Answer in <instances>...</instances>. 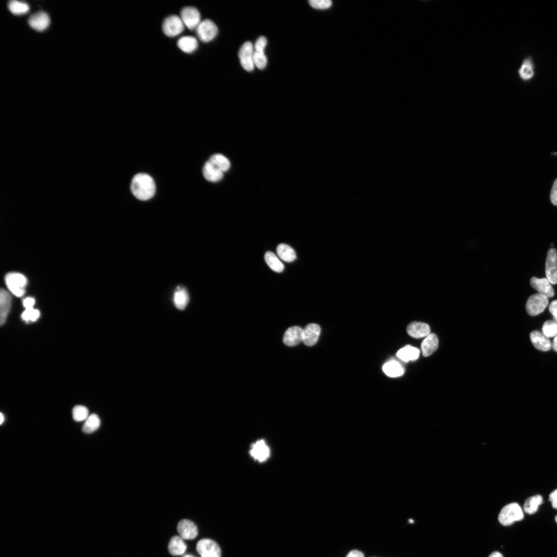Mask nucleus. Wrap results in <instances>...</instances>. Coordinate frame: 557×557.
Returning a JSON list of instances; mask_svg holds the SVG:
<instances>
[{
  "mask_svg": "<svg viewBox=\"0 0 557 557\" xmlns=\"http://www.w3.org/2000/svg\"><path fill=\"white\" fill-rule=\"evenodd\" d=\"M383 371L388 376L392 378L402 376L405 373L402 365L395 360L387 362L383 367Z\"/></svg>",
  "mask_w": 557,
  "mask_h": 557,
  "instance_id": "b1692460",
  "label": "nucleus"
},
{
  "mask_svg": "<svg viewBox=\"0 0 557 557\" xmlns=\"http://www.w3.org/2000/svg\"><path fill=\"white\" fill-rule=\"evenodd\" d=\"M550 200L554 205L557 206V179L554 182L551 189Z\"/></svg>",
  "mask_w": 557,
  "mask_h": 557,
  "instance_id": "4c0bfd02",
  "label": "nucleus"
},
{
  "mask_svg": "<svg viewBox=\"0 0 557 557\" xmlns=\"http://www.w3.org/2000/svg\"><path fill=\"white\" fill-rule=\"evenodd\" d=\"M542 333L548 338L555 337L557 336V323L553 321L545 322L542 327Z\"/></svg>",
  "mask_w": 557,
  "mask_h": 557,
  "instance_id": "f704fd0d",
  "label": "nucleus"
},
{
  "mask_svg": "<svg viewBox=\"0 0 557 557\" xmlns=\"http://www.w3.org/2000/svg\"><path fill=\"white\" fill-rule=\"evenodd\" d=\"M438 343V339L436 335H429L422 343L423 356L427 357L431 355L437 350Z\"/></svg>",
  "mask_w": 557,
  "mask_h": 557,
  "instance_id": "5701e85b",
  "label": "nucleus"
},
{
  "mask_svg": "<svg viewBox=\"0 0 557 557\" xmlns=\"http://www.w3.org/2000/svg\"><path fill=\"white\" fill-rule=\"evenodd\" d=\"M35 303L36 301L33 298H28L24 301L23 304L26 309H31L33 308Z\"/></svg>",
  "mask_w": 557,
  "mask_h": 557,
  "instance_id": "58836bf2",
  "label": "nucleus"
},
{
  "mask_svg": "<svg viewBox=\"0 0 557 557\" xmlns=\"http://www.w3.org/2000/svg\"><path fill=\"white\" fill-rule=\"evenodd\" d=\"M187 546L181 536H173L170 539L168 550L172 555L176 556L183 554Z\"/></svg>",
  "mask_w": 557,
  "mask_h": 557,
  "instance_id": "4be33fe9",
  "label": "nucleus"
},
{
  "mask_svg": "<svg viewBox=\"0 0 557 557\" xmlns=\"http://www.w3.org/2000/svg\"><path fill=\"white\" fill-rule=\"evenodd\" d=\"M309 3L312 8L319 10H327L333 6L330 0H310Z\"/></svg>",
  "mask_w": 557,
  "mask_h": 557,
  "instance_id": "c9c22d12",
  "label": "nucleus"
},
{
  "mask_svg": "<svg viewBox=\"0 0 557 557\" xmlns=\"http://www.w3.org/2000/svg\"><path fill=\"white\" fill-rule=\"evenodd\" d=\"M250 455L256 461L263 462L270 456V449L264 440H259L251 446Z\"/></svg>",
  "mask_w": 557,
  "mask_h": 557,
  "instance_id": "4468645a",
  "label": "nucleus"
},
{
  "mask_svg": "<svg viewBox=\"0 0 557 557\" xmlns=\"http://www.w3.org/2000/svg\"><path fill=\"white\" fill-rule=\"evenodd\" d=\"M265 260L267 265L274 271L282 272L284 271V264L273 252L267 251L265 254Z\"/></svg>",
  "mask_w": 557,
  "mask_h": 557,
  "instance_id": "c85d7f7f",
  "label": "nucleus"
},
{
  "mask_svg": "<svg viewBox=\"0 0 557 557\" xmlns=\"http://www.w3.org/2000/svg\"><path fill=\"white\" fill-rule=\"evenodd\" d=\"M530 285L539 294L546 296L548 298L554 297V290L547 278H538L532 277L530 280Z\"/></svg>",
  "mask_w": 557,
  "mask_h": 557,
  "instance_id": "f3484780",
  "label": "nucleus"
},
{
  "mask_svg": "<svg viewBox=\"0 0 557 557\" xmlns=\"http://www.w3.org/2000/svg\"><path fill=\"white\" fill-rule=\"evenodd\" d=\"M254 63L255 66L259 69H263L267 64V59L265 55V50L254 49Z\"/></svg>",
  "mask_w": 557,
  "mask_h": 557,
  "instance_id": "473e14b6",
  "label": "nucleus"
},
{
  "mask_svg": "<svg viewBox=\"0 0 557 557\" xmlns=\"http://www.w3.org/2000/svg\"><path fill=\"white\" fill-rule=\"evenodd\" d=\"M549 310L553 318H557V300L553 301L550 304Z\"/></svg>",
  "mask_w": 557,
  "mask_h": 557,
  "instance_id": "a19ab883",
  "label": "nucleus"
},
{
  "mask_svg": "<svg viewBox=\"0 0 557 557\" xmlns=\"http://www.w3.org/2000/svg\"><path fill=\"white\" fill-rule=\"evenodd\" d=\"M489 557H503V555L500 552L495 551L491 554Z\"/></svg>",
  "mask_w": 557,
  "mask_h": 557,
  "instance_id": "c03bdc74",
  "label": "nucleus"
},
{
  "mask_svg": "<svg viewBox=\"0 0 557 557\" xmlns=\"http://www.w3.org/2000/svg\"><path fill=\"white\" fill-rule=\"evenodd\" d=\"M40 317V311L33 308L26 309L22 315V319L26 322H36L39 319Z\"/></svg>",
  "mask_w": 557,
  "mask_h": 557,
  "instance_id": "e433bc0d",
  "label": "nucleus"
},
{
  "mask_svg": "<svg viewBox=\"0 0 557 557\" xmlns=\"http://www.w3.org/2000/svg\"><path fill=\"white\" fill-rule=\"evenodd\" d=\"M554 321L557 323V318H553Z\"/></svg>",
  "mask_w": 557,
  "mask_h": 557,
  "instance_id": "09e8293b",
  "label": "nucleus"
},
{
  "mask_svg": "<svg viewBox=\"0 0 557 557\" xmlns=\"http://www.w3.org/2000/svg\"><path fill=\"white\" fill-rule=\"evenodd\" d=\"M530 340L536 349L539 351L548 352L551 350L552 344L549 338L538 331H533L530 335Z\"/></svg>",
  "mask_w": 557,
  "mask_h": 557,
  "instance_id": "a211bd4d",
  "label": "nucleus"
},
{
  "mask_svg": "<svg viewBox=\"0 0 557 557\" xmlns=\"http://www.w3.org/2000/svg\"><path fill=\"white\" fill-rule=\"evenodd\" d=\"M89 414L88 409L83 406H77L73 410V419L77 422L86 421L89 416Z\"/></svg>",
  "mask_w": 557,
  "mask_h": 557,
  "instance_id": "72a5a7b5",
  "label": "nucleus"
},
{
  "mask_svg": "<svg viewBox=\"0 0 557 557\" xmlns=\"http://www.w3.org/2000/svg\"><path fill=\"white\" fill-rule=\"evenodd\" d=\"M320 327L316 324L307 325L303 333V342L308 346L315 345L318 341L320 334Z\"/></svg>",
  "mask_w": 557,
  "mask_h": 557,
  "instance_id": "dca6fc26",
  "label": "nucleus"
},
{
  "mask_svg": "<svg viewBox=\"0 0 557 557\" xmlns=\"http://www.w3.org/2000/svg\"><path fill=\"white\" fill-rule=\"evenodd\" d=\"M180 18L184 26L190 30H196L201 22L200 14L194 7L183 8L180 13Z\"/></svg>",
  "mask_w": 557,
  "mask_h": 557,
  "instance_id": "9d476101",
  "label": "nucleus"
},
{
  "mask_svg": "<svg viewBox=\"0 0 557 557\" xmlns=\"http://www.w3.org/2000/svg\"><path fill=\"white\" fill-rule=\"evenodd\" d=\"M0 419H1V420H0V424L2 425L5 421V417L2 413H1V416H0Z\"/></svg>",
  "mask_w": 557,
  "mask_h": 557,
  "instance_id": "a18cd8bd",
  "label": "nucleus"
},
{
  "mask_svg": "<svg viewBox=\"0 0 557 557\" xmlns=\"http://www.w3.org/2000/svg\"><path fill=\"white\" fill-rule=\"evenodd\" d=\"M189 301V297L187 290L185 288L178 287L174 293V305L178 309L183 310L187 307Z\"/></svg>",
  "mask_w": 557,
  "mask_h": 557,
  "instance_id": "393cba45",
  "label": "nucleus"
},
{
  "mask_svg": "<svg viewBox=\"0 0 557 557\" xmlns=\"http://www.w3.org/2000/svg\"><path fill=\"white\" fill-rule=\"evenodd\" d=\"M101 421L98 416L93 414L85 421L82 430L86 433H92L97 430L100 426Z\"/></svg>",
  "mask_w": 557,
  "mask_h": 557,
  "instance_id": "7c9ffc66",
  "label": "nucleus"
},
{
  "mask_svg": "<svg viewBox=\"0 0 557 557\" xmlns=\"http://www.w3.org/2000/svg\"><path fill=\"white\" fill-rule=\"evenodd\" d=\"M8 7L11 13L15 15L26 14L30 10L29 6L27 4L18 1L10 2Z\"/></svg>",
  "mask_w": 557,
  "mask_h": 557,
  "instance_id": "2f4dec72",
  "label": "nucleus"
},
{
  "mask_svg": "<svg viewBox=\"0 0 557 557\" xmlns=\"http://www.w3.org/2000/svg\"><path fill=\"white\" fill-rule=\"evenodd\" d=\"M548 305V299L546 296L537 293L528 299L526 304V310L528 315L534 317L541 314Z\"/></svg>",
  "mask_w": 557,
  "mask_h": 557,
  "instance_id": "423d86ee",
  "label": "nucleus"
},
{
  "mask_svg": "<svg viewBox=\"0 0 557 557\" xmlns=\"http://www.w3.org/2000/svg\"><path fill=\"white\" fill-rule=\"evenodd\" d=\"M276 252L278 256L287 262H292L297 258V254L294 250L285 243H281L278 245Z\"/></svg>",
  "mask_w": 557,
  "mask_h": 557,
  "instance_id": "cd10ccee",
  "label": "nucleus"
},
{
  "mask_svg": "<svg viewBox=\"0 0 557 557\" xmlns=\"http://www.w3.org/2000/svg\"><path fill=\"white\" fill-rule=\"evenodd\" d=\"M28 23L32 29L41 32L46 30L49 27L50 19L46 13L39 12L32 15L30 17Z\"/></svg>",
  "mask_w": 557,
  "mask_h": 557,
  "instance_id": "2eb2a0df",
  "label": "nucleus"
},
{
  "mask_svg": "<svg viewBox=\"0 0 557 557\" xmlns=\"http://www.w3.org/2000/svg\"><path fill=\"white\" fill-rule=\"evenodd\" d=\"M409 522H410V523H414V521L412 519H409Z\"/></svg>",
  "mask_w": 557,
  "mask_h": 557,
  "instance_id": "de8ad7c7",
  "label": "nucleus"
},
{
  "mask_svg": "<svg viewBox=\"0 0 557 557\" xmlns=\"http://www.w3.org/2000/svg\"><path fill=\"white\" fill-rule=\"evenodd\" d=\"M11 297L4 289L0 292V324H5L11 307Z\"/></svg>",
  "mask_w": 557,
  "mask_h": 557,
  "instance_id": "aec40b11",
  "label": "nucleus"
},
{
  "mask_svg": "<svg viewBox=\"0 0 557 557\" xmlns=\"http://www.w3.org/2000/svg\"><path fill=\"white\" fill-rule=\"evenodd\" d=\"M6 282L8 289L16 297H23L28 283L25 275L17 272L8 273L6 277Z\"/></svg>",
  "mask_w": 557,
  "mask_h": 557,
  "instance_id": "20e7f679",
  "label": "nucleus"
},
{
  "mask_svg": "<svg viewBox=\"0 0 557 557\" xmlns=\"http://www.w3.org/2000/svg\"><path fill=\"white\" fill-rule=\"evenodd\" d=\"M184 26L180 17L171 15L164 21L162 29L166 36L173 38L179 36L183 31Z\"/></svg>",
  "mask_w": 557,
  "mask_h": 557,
  "instance_id": "0eeeda50",
  "label": "nucleus"
},
{
  "mask_svg": "<svg viewBox=\"0 0 557 557\" xmlns=\"http://www.w3.org/2000/svg\"><path fill=\"white\" fill-rule=\"evenodd\" d=\"M177 530L183 539L189 540L195 538L198 533L197 527L194 522L187 519L179 521Z\"/></svg>",
  "mask_w": 557,
  "mask_h": 557,
  "instance_id": "ddd939ff",
  "label": "nucleus"
},
{
  "mask_svg": "<svg viewBox=\"0 0 557 557\" xmlns=\"http://www.w3.org/2000/svg\"><path fill=\"white\" fill-rule=\"evenodd\" d=\"M524 514L517 503H511L504 507L501 510L498 520L503 526H510L515 521L523 519Z\"/></svg>",
  "mask_w": 557,
  "mask_h": 557,
  "instance_id": "7ed1b4c3",
  "label": "nucleus"
},
{
  "mask_svg": "<svg viewBox=\"0 0 557 557\" xmlns=\"http://www.w3.org/2000/svg\"><path fill=\"white\" fill-rule=\"evenodd\" d=\"M254 51L253 44L250 42H247L242 45L238 52L240 64L242 67L247 72L253 71L255 67Z\"/></svg>",
  "mask_w": 557,
  "mask_h": 557,
  "instance_id": "6e6552de",
  "label": "nucleus"
},
{
  "mask_svg": "<svg viewBox=\"0 0 557 557\" xmlns=\"http://www.w3.org/2000/svg\"><path fill=\"white\" fill-rule=\"evenodd\" d=\"M546 274L551 284H557V251L554 248H550L547 253Z\"/></svg>",
  "mask_w": 557,
  "mask_h": 557,
  "instance_id": "f8f14e48",
  "label": "nucleus"
},
{
  "mask_svg": "<svg viewBox=\"0 0 557 557\" xmlns=\"http://www.w3.org/2000/svg\"><path fill=\"white\" fill-rule=\"evenodd\" d=\"M196 549L201 557H221V555L220 547L211 539H201L197 544Z\"/></svg>",
  "mask_w": 557,
  "mask_h": 557,
  "instance_id": "9b49d317",
  "label": "nucleus"
},
{
  "mask_svg": "<svg viewBox=\"0 0 557 557\" xmlns=\"http://www.w3.org/2000/svg\"><path fill=\"white\" fill-rule=\"evenodd\" d=\"M346 557H364L363 553L357 550H354L349 552Z\"/></svg>",
  "mask_w": 557,
  "mask_h": 557,
  "instance_id": "79ce46f5",
  "label": "nucleus"
},
{
  "mask_svg": "<svg viewBox=\"0 0 557 557\" xmlns=\"http://www.w3.org/2000/svg\"><path fill=\"white\" fill-rule=\"evenodd\" d=\"M543 502V498L541 495H535L528 498L524 504V509L525 511L529 514H533L535 513L538 508L539 505Z\"/></svg>",
  "mask_w": 557,
  "mask_h": 557,
  "instance_id": "c756f323",
  "label": "nucleus"
},
{
  "mask_svg": "<svg viewBox=\"0 0 557 557\" xmlns=\"http://www.w3.org/2000/svg\"><path fill=\"white\" fill-rule=\"evenodd\" d=\"M182 557H196V556H195L193 555H191V554H185L184 556H183Z\"/></svg>",
  "mask_w": 557,
  "mask_h": 557,
  "instance_id": "49530a36",
  "label": "nucleus"
},
{
  "mask_svg": "<svg viewBox=\"0 0 557 557\" xmlns=\"http://www.w3.org/2000/svg\"><path fill=\"white\" fill-rule=\"evenodd\" d=\"M419 355L420 351L410 345L406 346L397 353V357L405 362L415 361L419 358Z\"/></svg>",
  "mask_w": 557,
  "mask_h": 557,
  "instance_id": "a878e982",
  "label": "nucleus"
},
{
  "mask_svg": "<svg viewBox=\"0 0 557 557\" xmlns=\"http://www.w3.org/2000/svg\"><path fill=\"white\" fill-rule=\"evenodd\" d=\"M155 190L154 181L148 174L138 173L132 179L131 190L133 195L139 200H149L154 196Z\"/></svg>",
  "mask_w": 557,
  "mask_h": 557,
  "instance_id": "f03ea898",
  "label": "nucleus"
},
{
  "mask_svg": "<svg viewBox=\"0 0 557 557\" xmlns=\"http://www.w3.org/2000/svg\"><path fill=\"white\" fill-rule=\"evenodd\" d=\"M552 347L553 350L555 352H557V336L555 337L552 344Z\"/></svg>",
  "mask_w": 557,
  "mask_h": 557,
  "instance_id": "37998d69",
  "label": "nucleus"
},
{
  "mask_svg": "<svg viewBox=\"0 0 557 557\" xmlns=\"http://www.w3.org/2000/svg\"><path fill=\"white\" fill-rule=\"evenodd\" d=\"M196 30L198 39L204 43L213 40L218 33L216 25L208 20L201 22Z\"/></svg>",
  "mask_w": 557,
  "mask_h": 557,
  "instance_id": "1a4fd4ad",
  "label": "nucleus"
},
{
  "mask_svg": "<svg viewBox=\"0 0 557 557\" xmlns=\"http://www.w3.org/2000/svg\"><path fill=\"white\" fill-rule=\"evenodd\" d=\"M517 73L519 79L524 83H528L533 80L536 76V65L532 56L524 57Z\"/></svg>",
  "mask_w": 557,
  "mask_h": 557,
  "instance_id": "39448f33",
  "label": "nucleus"
},
{
  "mask_svg": "<svg viewBox=\"0 0 557 557\" xmlns=\"http://www.w3.org/2000/svg\"><path fill=\"white\" fill-rule=\"evenodd\" d=\"M407 332L412 337L419 339L428 336L430 332V328L427 324L413 322L408 326Z\"/></svg>",
  "mask_w": 557,
  "mask_h": 557,
  "instance_id": "412c9836",
  "label": "nucleus"
},
{
  "mask_svg": "<svg viewBox=\"0 0 557 557\" xmlns=\"http://www.w3.org/2000/svg\"><path fill=\"white\" fill-rule=\"evenodd\" d=\"M178 47L185 53H193L198 48L197 40L192 37H184L179 40Z\"/></svg>",
  "mask_w": 557,
  "mask_h": 557,
  "instance_id": "bb28decb",
  "label": "nucleus"
},
{
  "mask_svg": "<svg viewBox=\"0 0 557 557\" xmlns=\"http://www.w3.org/2000/svg\"><path fill=\"white\" fill-rule=\"evenodd\" d=\"M230 167V163L227 158L222 154H214L204 164L203 175L208 181L218 182L223 178L224 172Z\"/></svg>",
  "mask_w": 557,
  "mask_h": 557,
  "instance_id": "f257e3e1",
  "label": "nucleus"
},
{
  "mask_svg": "<svg viewBox=\"0 0 557 557\" xmlns=\"http://www.w3.org/2000/svg\"><path fill=\"white\" fill-rule=\"evenodd\" d=\"M549 500L551 502L552 507L557 509V489L550 494Z\"/></svg>",
  "mask_w": 557,
  "mask_h": 557,
  "instance_id": "ea45409f",
  "label": "nucleus"
},
{
  "mask_svg": "<svg viewBox=\"0 0 557 557\" xmlns=\"http://www.w3.org/2000/svg\"><path fill=\"white\" fill-rule=\"evenodd\" d=\"M555 521H556V523H557V516H556L555 517Z\"/></svg>",
  "mask_w": 557,
  "mask_h": 557,
  "instance_id": "8fccbe9b",
  "label": "nucleus"
},
{
  "mask_svg": "<svg viewBox=\"0 0 557 557\" xmlns=\"http://www.w3.org/2000/svg\"><path fill=\"white\" fill-rule=\"evenodd\" d=\"M303 329L300 327L294 326L287 330L283 341L288 346H294L303 341Z\"/></svg>",
  "mask_w": 557,
  "mask_h": 557,
  "instance_id": "6ab92c4d",
  "label": "nucleus"
}]
</instances>
